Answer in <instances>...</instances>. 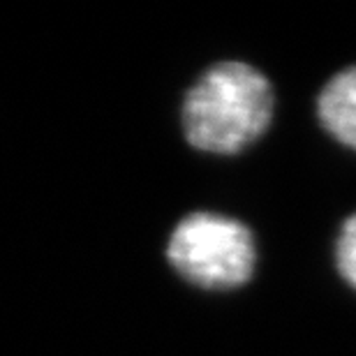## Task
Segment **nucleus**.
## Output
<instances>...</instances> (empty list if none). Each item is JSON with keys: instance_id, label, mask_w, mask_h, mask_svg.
<instances>
[{"instance_id": "obj_4", "label": "nucleus", "mask_w": 356, "mask_h": 356, "mask_svg": "<svg viewBox=\"0 0 356 356\" xmlns=\"http://www.w3.org/2000/svg\"><path fill=\"white\" fill-rule=\"evenodd\" d=\"M336 268L340 277L356 289V213L340 227L336 241Z\"/></svg>"}, {"instance_id": "obj_3", "label": "nucleus", "mask_w": 356, "mask_h": 356, "mask_svg": "<svg viewBox=\"0 0 356 356\" xmlns=\"http://www.w3.org/2000/svg\"><path fill=\"white\" fill-rule=\"evenodd\" d=\"M317 118L326 134L356 151V65L324 83L317 95Z\"/></svg>"}, {"instance_id": "obj_1", "label": "nucleus", "mask_w": 356, "mask_h": 356, "mask_svg": "<svg viewBox=\"0 0 356 356\" xmlns=\"http://www.w3.org/2000/svg\"><path fill=\"white\" fill-rule=\"evenodd\" d=\"M273 109V86L264 72L243 60L216 63L185 92L183 137L202 153L236 155L268 130Z\"/></svg>"}, {"instance_id": "obj_2", "label": "nucleus", "mask_w": 356, "mask_h": 356, "mask_svg": "<svg viewBox=\"0 0 356 356\" xmlns=\"http://www.w3.org/2000/svg\"><path fill=\"white\" fill-rule=\"evenodd\" d=\"M167 261L183 280L199 289L229 291L252 277L257 245L241 220L197 211L174 227L167 241Z\"/></svg>"}]
</instances>
